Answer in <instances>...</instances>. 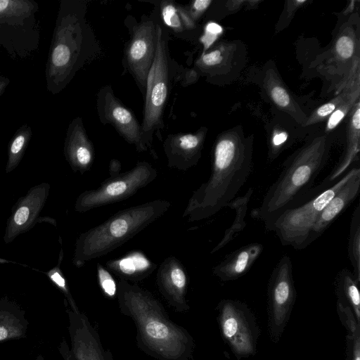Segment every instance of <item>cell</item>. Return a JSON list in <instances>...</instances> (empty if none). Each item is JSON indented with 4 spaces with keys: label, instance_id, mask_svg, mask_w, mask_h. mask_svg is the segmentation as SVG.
<instances>
[{
    "label": "cell",
    "instance_id": "obj_2",
    "mask_svg": "<svg viewBox=\"0 0 360 360\" xmlns=\"http://www.w3.org/2000/svg\"><path fill=\"white\" fill-rule=\"evenodd\" d=\"M116 296L120 311L136 326L137 343L143 351L158 360H187L191 356L192 336L169 318L153 294L120 278Z\"/></svg>",
    "mask_w": 360,
    "mask_h": 360
},
{
    "label": "cell",
    "instance_id": "obj_34",
    "mask_svg": "<svg viewBox=\"0 0 360 360\" xmlns=\"http://www.w3.org/2000/svg\"><path fill=\"white\" fill-rule=\"evenodd\" d=\"M359 96L360 85H358L328 117L325 133L328 134L333 131L348 115L356 103L359 100Z\"/></svg>",
    "mask_w": 360,
    "mask_h": 360
},
{
    "label": "cell",
    "instance_id": "obj_26",
    "mask_svg": "<svg viewBox=\"0 0 360 360\" xmlns=\"http://www.w3.org/2000/svg\"><path fill=\"white\" fill-rule=\"evenodd\" d=\"M253 188H249L245 194L236 197L229 202L226 207H230L235 212V216L231 226L225 231L220 241L213 248L210 253H214L225 247L228 243L234 240L238 235L245 229L246 221L245 218L247 214L248 204L253 194Z\"/></svg>",
    "mask_w": 360,
    "mask_h": 360
},
{
    "label": "cell",
    "instance_id": "obj_11",
    "mask_svg": "<svg viewBox=\"0 0 360 360\" xmlns=\"http://www.w3.org/2000/svg\"><path fill=\"white\" fill-rule=\"evenodd\" d=\"M295 299L292 261L289 256L283 255L274 266L267 286L268 328L273 342L280 339Z\"/></svg>",
    "mask_w": 360,
    "mask_h": 360
},
{
    "label": "cell",
    "instance_id": "obj_24",
    "mask_svg": "<svg viewBox=\"0 0 360 360\" xmlns=\"http://www.w3.org/2000/svg\"><path fill=\"white\" fill-rule=\"evenodd\" d=\"M264 86L277 108L289 114L300 124H302L307 119L306 115L301 110L274 70L269 69L266 71Z\"/></svg>",
    "mask_w": 360,
    "mask_h": 360
},
{
    "label": "cell",
    "instance_id": "obj_4",
    "mask_svg": "<svg viewBox=\"0 0 360 360\" xmlns=\"http://www.w3.org/2000/svg\"><path fill=\"white\" fill-rule=\"evenodd\" d=\"M332 139L321 133L309 139L283 165L277 179L269 186L260 205L251 211V217L264 226L284 211L308 200L314 181L326 165Z\"/></svg>",
    "mask_w": 360,
    "mask_h": 360
},
{
    "label": "cell",
    "instance_id": "obj_7",
    "mask_svg": "<svg viewBox=\"0 0 360 360\" xmlns=\"http://www.w3.org/2000/svg\"><path fill=\"white\" fill-rule=\"evenodd\" d=\"M359 168L352 167L328 188L301 205L284 211L265 226V229L275 232L283 245L291 246L295 250L305 248L309 245L311 231L321 212Z\"/></svg>",
    "mask_w": 360,
    "mask_h": 360
},
{
    "label": "cell",
    "instance_id": "obj_5",
    "mask_svg": "<svg viewBox=\"0 0 360 360\" xmlns=\"http://www.w3.org/2000/svg\"><path fill=\"white\" fill-rule=\"evenodd\" d=\"M170 206L169 201L158 199L120 210L80 234L75 244L73 263L81 267L108 254L161 217Z\"/></svg>",
    "mask_w": 360,
    "mask_h": 360
},
{
    "label": "cell",
    "instance_id": "obj_27",
    "mask_svg": "<svg viewBox=\"0 0 360 360\" xmlns=\"http://www.w3.org/2000/svg\"><path fill=\"white\" fill-rule=\"evenodd\" d=\"M234 45L220 43L199 56L195 66L200 73L212 77L224 70L233 58Z\"/></svg>",
    "mask_w": 360,
    "mask_h": 360
},
{
    "label": "cell",
    "instance_id": "obj_40",
    "mask_svg": "<svg viewBox=\"0 0 360 360\" xmlns=\"http://www.w3.org/2000/svg\"><path fill=\"white\" fill-rule=\"evenodd\" d=\"M9 83L10 79L8 77L0 74V96L5 91Z\"/></svg>",
    "mask_w": 360,
    "mask_h": 360
},
{
    "label": "cell",
    "instance_id": "obj_13",
    "mask_svg": "<svg viewBox=\"0 0 360 360\" xmlns=\"http://www.w3.org/2000/svg\"><path fill=\"white\" fill-rule=\"evenodd\" d=\"M156 44V24L150 19L142 18L132 30L124 56L127 68L143 94L155 58Z\"/></svg>",
    "mask_w": 360,
    "mask_h": 360
},
{
    "label": "cell",
    "instance_id": "obj_8",
    "mask_svg": "<svg viewBox=\"0 0 360 360\" xmlns=\"http://www.w3.org/2000/svg\"><path fill=\"white\" fill-rule=\"evenodd\" d=\"M156 50L148 72L141 126L142 139L151 150L154 134L164 127L163 112L168 96L169 60L166 39L162 27L156 24Z\"/></svg>",
    "mask_w": 360,
    "mask_h": 360
},
{
    "label": "cell",
    "instance_id": "obj_3",
    "mask_svg": "<svg viewBox=\"0 0 360 360\" xmlns=\"http://www.w3.org/2000/svg\"><path fill=\"white\" fill-rule=\"evenodd\" d=\"M86 1L60 2L45 70L47 89L53 94L61 91L99 52L86 19Z\"/></svg>",
    "mask_w": 360,
    "mask_h": 360
},
{
    "label": "cell",
    "instance_id": "obj_14",
    "mask_svg": "<svg viewBox=\"0 0 360 360\" xmlns=\"http://www.w3.org/2000/svg\"><path fill=\"white\" fill-rule=\"evenodd\" d=\"M67 314L73 360H113L110 352L103 348L98 331L84 314L70 308Z\"/></svg>",
    "mask_w": 360,
    "mask_h": 360
},
{
    "label": "cell",
    "instance_id": "obj_35",
    "mask_svg": "<svg viewBox=\"0 0 360 360\" xmlns=\"http://www.w3.org/2000/svg\"><path fill=\"white\" fill-rule=\"evenodd\" d=\"M97 278L103 292L108 297L113 298L117 295V284L109 271L101 264L96 265Z\"/></svg>",
    "mask_w": 360,
    "mask_h": 360
},
{
    "label": "cell",
    "instance_id": "obj_21",
    "mask_svg": "<svg viewBox=\"0 0 360 360\" xmlns=\"http://www.w3.org/2000/svg\"><path fill=\"white\" fill-rule=\"evenodd\" d=\"M356 34L352 25H345L340 29L326 58L328 68L332 71L345 70L347 78L354 65L360 61L359 40Z\"/></svg>",
    "mask_w": 360,
    "mask_h": 360
},
{
    "label": "cell",
    "instance_id": "obj_19",
    "mask_svg": "<svg viewBox=\"0 0 360 360\" xmlns=\"http://www.w3.org/2000/svg\"><path fill=\"white\" fill-rule=\"evenodd\" d=\"M64 154L74 172L83 174L89 171L93 165L95 158L94 147L79 117H75L68 127Z\"/></svg>",
    "mask_w": 360,
    "mask_h": 360
},
{
    "label": "cell",
    "instance_id": "obj_33",
    "mask_svg": "<svg viewBox=\"0 0 360 360\" xmlns=\"http://www.w3.org/2000/svg\"><path fill=\"white\" fill-rule=\"evenodd\" d=\"M32 136V130L23 125L17 131L9 147L6 172H11L18 165Z\"/></svg>",
    "mask_w": 360,
    "mask_h": 360
},
{
    "label": "cell",
    "instance_id": "obj_41",
    "mask_svg": "<svg viewBox=\"0 0 360 360\" xmlns=\"http://www.w3.org/2000/svg\"><path fill=\"white\" fill-rule=\"evenodd\" d=\"M245 1H228V4H229L231 5L229 9L230 10H235L239 6L245 3Z\"/></svg>",
    "mask_w": 360,
    "mask_h": 360
},
{
    "label": "cell",
    "instance_id": "obj_22",
    "mask_svg": "<svg viewBox=\"0 0 360 360\" xmlns=\"http://www.w3.org/2000/svg\"><path fill=\"white\" fill-rule=\"evenodd\" d=\"M262 244H247L227 255L212 269L213 274L223 281L236 280L246 274L263 251Z\"/></svg>",
    "mask_w": 360,
    "mask_h": 360
},
{
    "label": "cell",
    "instance_id": "obj_9",
    "mask_svg": "<svg viewBox=\"0 0 360 360\" xmlns=\"http://www.w3.org/2000/svg\"><path fill=\"white\" fill-rule=\"evenodd\" d=\"M158 176L157 170L147 162H139L130 170L110 176L95 188L82 193L75 209L85 212L92 209L122 201L150 184Z\"/></svg>",
    "mask_w": 360,
    "mask_h": 360
},
{
    "label": "cell",
    "instance_id": "obj_17",
    "mask_svg": "<svg viewBox=\"0 0 360 360\" xmlns=\"http://www.w3.org/2000/svg\"><path fill=\"white\" fill-rule=\"evenodd\" d=\"M348 115L344 153L330 174L319 185L310 190L309 198L330 187L349 170V167L355 161L358 160V154L360 150L359 100L356 103Z\"/></svg>",
    "mask_w": 360,
    "mask_h": 360
},
{
    "label": "cell",
    "instance_id": "obj_42",
    "mask_svg": "<svg viewBox=\"0 0 360 360\" xmlns=\"http://www.w3.org/2000/svg\"><path fill=\"white\" fill-rule=\"evenodd\" d=\"M35 360H44L41 356H38Z\"/></svg>",
    "mask_w": 360,
    "mask_h": 360
},
{
    "label": "cell",
    "instance_id": "obj_25",
    "mask_svg": "<svg viewBox=\"0 0 360 360\" xmlns=\"http://www.w3.org/2000/svg\"><path fill=\"white\" fill-rule=\"evenodd\" d=\"M358 85H360V62L356 63L352 68L344 84L337 91L336 96L328 102L315 109L307 117L302 126H310L328 119L337 107L345 100Z\"/></svg>",
    "mask_w": 360,
    "mask_h": 360
},
{
    "label": "cell",
    "instance_id": "obj_15",
    "mask_svg": "<svg viewBox=\"0 0 360 360\" xmlns=\"http://www.w3.org/2000/svg\"><path fill=\"white\" fill-rule=\"evenodd\" d=\"M207 129L200 128L194 133L169 134L163 149L169 168L187 171L199 162Z\"/></svg>",
    "mask_w": 360,
    "mask_h": 360
},
{
    "label": "cell",
    "instance_id": "obj_6",
    "mask_svg": "<svg viewBox=\"0 0 360 360\" xmlns=\"http://www.w3.org/2000/svg\"><path fill=\"white\" fill-rule=\"evenodd\" d=\"M39 8L34 1L0 0V46L13 58H27L37 50Z\"/></svg>",
    "mask_w": 360,
    "mask_h": 360
},
{
    "label": "cell",
    "instance_id": "obj_23",
    "mask_svg": "<svg viewBox=\"0 0 360 360\" xmlns=\"http://www.w3.org/2000/svg\"><path fill=\"white\" fill-rule=\"evenodd\" d=\"M107 269L121 279L139 281L149 276L157 265L140 250L130 251L124 256L108 260Z\"/></svg>",
    "mask_w": 360,
    "mask_h": 360
},
{
    "label": "cell",
    "instance_id": "obj_29",
    "mask_svg": "<svg viewBox=\"0 0 360 360\" xmlns=\"http://www.w3.org/2000/svg\"><path fill=\"white\" fill-rule=\"evenodd\" d=\"M28 321L24 312L11 307L0 306V342L24 337Z\"/></svg>",
    "mask_w": 360,
    "mask_h": 360
},
{
    "label": "cell",
    "instance_id": "obj_30",
    "mask_svg": "<svg viewBox=\"0 0 360 360\" xmlns=\"http://www.w3.org/2000/svg\"><path fill=\"white\" fill-rule=\"evenodd\" d=\"M337 311L347 331L346 360H360V323L347 305L337 301Z\"/></svg>",
    "mask_w": 360,
    "mask_h": 360
},
{
    "label": "cell",
    "instance_id": "obj_10",
    "mask_svg": "<svg viewBox=\"0 0 360 360\" xmlns=\"http://www.w3.org/2000/svg\"><path fill=\"white\" fill-rule=\"evenodd\" d=\"M217 311L221 335L235 356L240 359L254 355L259 328L248 305L238 300H223Z\"/></svg>",
    "mask_w": 360,
    "mask_h": 360
},
{
    "label": "cell",
    "instance_id": "obj_37",
    "mask_svg": "<svg viewBox=\"0 0 360 360\" xmlns=\"http://www.w3.org/2000/svg\"><path fill=\"white\" fill-rule=\"evenodd\" d=\"M222 33L223 27L220 25L212 21L207 22L200 38V41L203 46L202 53L209 50Z\"/></svg>",
    "mask_w": 360,
    "mask_h": 360
},
{
    "label": "cell",
    "instance_id": "obj_31",
    "mask_svg": "<svg viewBox=\"0 0 360 360\" xmlns=\"http://www.w3.org/2000/svg\"><path fill=\"white\" fill-rule=\"evenodd\" d=\"M161 16L164 23L176 33L195 28V22L191 17L187 8L172 1L161 3Z\"/></svg>",
    "mask_w": 360,
    "mask_h": 360
},
{
    "label": "cell",
    "instance_id": "obj_16",
    "mask_svg": "<svg viewBox=\"0 0 360 360\" xmlns=\"http://www.w3.org/2000/svg\"><path fill=\"white\" fill-rule=\"evenodd\" d=\"M158 289L175 311L184 312L189 309L186 299L188 277L181 262L169 256L160 264L156 275Z\"/></svg>",
    "mask_w": 360,
    "mask_h": 360
},
{
    "label": "cell",
    "instance_id": "obj_18",
    "mask_svg": "<svg viewBox=\"0 0 360 360\" xmlns=\"http://www.w3.org/2000/svg\"><path fill=\"white\" fill-rule=\"evenodd\" d=\"M49 185L41 184L32 188L20 202L11 216L6 230L4 240L12 241L20 233L27 231L41 212L49 194Z\"/></svg>",
    "mask_w": 360,
    "mask_h": 360
},
{
    "label": "cell",
    "instance_id": "obj_20",
    "mask_svg": "<svg viewBox=\"0 0 360 360\" xmlns=\"http://www.w3.org/2000/svg\"><path fill=\"white\" fill-rule=\"evenodd\" d=\"M360 191V169L340 188L321 212L308 240V245L321 236L335 219L358 196Z\"/></svg>",
    "mask_w": 360,
    "mask_h": 360
},
{
    "label": "cell",
    "instance_id": "obj_12",
    "mask_svg": "<svg viewBox=\"0 0 360 360\" xmlns=\"http://www.w3.org/2000/svg\"><path fill=\"white\" fill-rule=\"evenodd\" d=\"M96 108L102 124L112 125L120 136L136 147L138 152L148 150L142 139L141 124L134 113L115 96L111 85L104 86L99 90Z\"/></svg>",
    "mask_w": 360,
    "mask_h": 360
},
{
    "label": "cell",
    "instance_id": "obj_38",
    "mask_svg": "<svg viewBox=\"0 0 360 360\" xmlns=\"http://www.w3.org/2000/svg\"><path fill=\"white\" fill-rule=\"evenodd\" d=\"M212 2L211 0H195L191 2L187 10L195 22L200 18Z\"/></svg>",
    "mask_w": 360,
    "mask_h": 360
},
{
    "label": "cell",
    "instance_id": "obj_39",
    "mask_svg": "<svg viewBox=\"0 0 360 360\" xmlns=\"http://www.w3.org/2000/svg\"><path fill=\"white\" fill-rule=\"evenodd\" d=\"M121 164L117 160H112L109 165L110 176L120 174Z\"/></svg>",
    "mask_w": 360,
    "mask_h": 360
},
{
    "label": "cell",
    "instance_id": "obj_1",
    "mask_svg": "<svg viewBox=\"0 0 360 360\" xmlns=\"http://www.w3.org/2000/svg\"><path fill=\"white\" fill-rule=\"evenodd\" d=\"M253 139L233 128L217 137L212 148V169L188 200L182 217L188 222L210 218L233 200L252 169Z\"/></svg>",
    "mask_w": 360,
    "mask_h": 360
},
{
    "label": "cell",
    "instance_id": "obj_36",
    "mask_svg": "<svg viewBox=\"0 0 360 360\" xmlns=\"http://www.w3.org/2000/svg\"><path fill=\"white\" fill-rule=\"evenodd\" d=\"M60 259L59 263L57 266H56L55 269L50 271L49 272V276L50 278L57 285V286L62 290V292L64 293L65 298L68 300V302L70 307V309L74 311H79L73 297H72V295L69 290V288L68 287V285L66 283V281L63 276L61 271L59 269L60 262L63 259V252L61 251L60 255Z\"/></svg>",
    "mask_w": 360,
    "mask_h": 360
},
{
    "label": "cell",
    "instance_id": "obj_32",
    "mask_svg": "<svg viewBox=\"0 0 360 360\" xmlns=\"http://www.w3.org/2000/svg\"><path fill=\"white\" fill-rule=\"evenodd\" d=\"M348 258L353 268V274L360 283V205L352 212L347 246Z\"/></svg>",
    "mask_w": 360,
    "mask_h": 360
},
{
    "label": "cell",
    "instance_id": "obj_28",
    "mask_svg": "<svg viewBox=\"0 0 360 360\" xmlns=\"http://www.w3.org/2000/svg\"><path fill=\"white\" fill-rule=\"evenodd\" d=\"M359 283L354 274L345 268L337 274L335 280L338 301L347 305L353 311L356 321L360 323Z\"/></svg>",
    "mask_w": 360,
    "mask_h": 360
}]
</instances>
